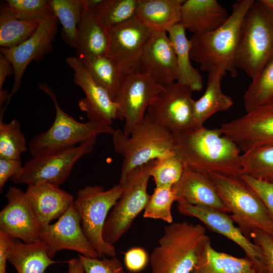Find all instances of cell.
I'll return each instance as SVG.
<instances>
[{"label": "cell", "mask_w": 273, "mask_h": 273, "mask_svg": "<svg viewBox=\"0 0 273 273\" xmlns=\"http://www.w3.org/2000/svg\"><path fill=\"white\" fill-rule=\"evenodd\" d=\"M173 135L174 152L185 166L206 174L241 175V150L220 128L202 126Z\"/></svg>", "instance_id": "obj_1"}, {"label": "cell", "mask_w": 273, "mask_h": 273, "mask_svg": "<svg viewBox=\"0 0 273 273\" xmlns=\"http://www.w3.org/2000/svg\"><path fill=\"white\" fill-rule=\"evenodd\" d=\"M254 0H239L225 22L212 31L193 34L191 58L209 74L237 76L236 54L244 17Z\"/></svg>", "instance_id": "obj_2"}, {"label": "cell", "mask_w": 273, "mask_h": 273, "mask_svg": "<svg viewBox=\"0 0 273 273\" xmlns=\"http://www.w3.org/2000/svg\"><path fill=\"white\" fill-rule=\"evenodd\" d=\"M210 242L200 224L169 223L151 254L152 273H191Z\"/></svg>", "instance_id": "obj_3"}, {"label": "cell", "mask_w": 273, "mask_h": 273, "mask_svg": "<svg viewBox=\"0 0 273 273\" xmlns=\"http://www.w3.org/2000/svg\"><path fill=\"white\" fill-rule=\"evenodd\" d=\"M112 135L114 150L123 158L120 184L135 169L174 153L173 134L154 122L147 113L130 135H125L119 128L115 129Z\"/></svg>", "instance_id": "obj_4"}, {"label": "cell", "mask_w": 273, "mask_h": 273, "mask_svg": "<svg viewBox=\"0 0 273 273\" xmlns=\"http://www.w3.org/2000/svg\"><path fill=\"white\" fill-rule=\"evenodd\" d=\"M229 212L244 236L251 240L259 229L273 236V224L267 209L257 192L240 176L208 174Z\"/></svg>", "instance_id": "obj_5"}, {"label": "cell", "mask_w": 273, "mask_h": 273, "mask_svg": "<svg viewBox=\"0 0 273 273\" xmlns=\"http://www.w3.org/2000/svg\"><path fill=\"white\" fill-rule=\"evenodd\" d=\"M273 57V13L254 0L243 21L236 65L254 79Z\"/></svg>", "instance_id": "obj_6"}, {"label": "cell", "mask_w": 273, "mask_h": 273, "mask_svg": "<svg viewBox=\"0 0 273 273\" xmlns=\"http://www.w3.org/2000/svg\"><path fill=\"white\" fill-rule=\"evenodd\" d=\"M38 88L52 100L56 115L54 122L46 131L34 136L28 145L32 157L68 149L99 134H112L111 125L88 120L80 122L67 114L60 106L56 96L46 83L39 82Z\"/></svg>", "instance_id": "obj_7"}, {"label": "cell", "mask_w": 273, "mask_h": 273, "mask_svg": "<svg viewBox=\"0 0 273 273\" xmlns=\"http://www.w3.org/2000/svg\"><path fill=\"white\" fill-rule=\"evenodd\" d=\"M123 187L120 183L108 190L100 186H86L79 189L73 202L83 233L99 257H116L114 245L105 241L103 231L108 214L120 198Z\"/></svg>", "instance_id": "obj_8"}, {"label": "cell", "mask_w": 273, "mask_h": 273, "mask_svg": "<svg viewBox=\"0 0 273 273\" xmlns=\"http://www.w3.org/2000/svg\"><path fill=\"white\" fill-rule=\"evenodd\" d=\"M154 160L133 170L122 185L120 198L105 221L103 237L105 242L114 245L129 230L134 220L144 210L150 195L147 185Z\"/></svg>", "instance_id": "obj_9"}, {"label": "cell", "mask_w": 273, "mask_h": 273, "mask_svg": "<svg viewBox=\"0 0 273 273\" xmlns=\"http://www.w3.org/2000/svg\"><path fill=\"white\" fill-rule=\"evenodd\" d=\"M97 138L94 136L77 146L32 157L11 179L27 186L41 182L59 186L69 176L76 162L92 152Z\"/></svg>", "instance_id": "obj_10"}, {"label": "cell", "mask_w": 273, "mask_h": 273, "mask_svg": "<svg viewBox=\"0 0 273 273\" xmlns=\"http://www.w3.org/2000/svg\"><path fill=\"white\" fill-rule=\"evenodd\" d=\"M192 92L177 81L164 85L149 107L147 114L173 134L198 128L194 119Z\"/></svg>", "instance_id": "obj_11"}, {"label": "cell", "mask_w": 273, "mask_h": 273, "mask_svg": "<svg viewBox=\"0 0 273 273\" xmlns=\"http://www.w3.org/2000/svg\"><path fill=\"white\" fill-rule=\"evenodd\" d=\"M163 87L140 71L124 74L115 101L119 106L118 119L124 121L125 135H130L143 122L146 111Z\"/></svg>", "instance_id": "obj_12"}, {"label": "cell", "mask_w": 273, "mask_h": 273, "mask_svg": "<svg viewBox=\"0 0 273 273\" xmlns=\"http://www.w3.org/2000/svg\"><path fill=\"white\" fill-rule=\"evenodd\" d=\"M58 20L54 16L41 22L35 32L20 44L10 49L0 48L1 54L11 62L14 70V84L4 109L19 90L25 69L32 61L38 62L51 52L58 31Z\"/></svg>", "instance_id": "obj_13"}, {"label": "cell", "mask_w": 273, "mask_h": 273, "mask_svg": "<svg viewBox=\"0 0 273 273\" xmlns=\"http://www.w3.org/2000/svg\"><path fill=\"white\" fill-rule=\"evenodd\" d=\"M39 240L46 245L52 259L63 250L76 251L88 257H99L83 233L80 216L73 204L56 222L41 228Z\"/></svg>", "instance_id": "obj_14"}, {"label": "cell", "mask_w": 273, "mask_h": 273, "mask_svg": "<svg viewBox=\"0 0 273 273\" xmlns=\"http://www.w3.org/2000/svg\"><path fill=\"white\" fill-rule=\"evenodd\" d=\"M243 153L273 144V104L256 108L219 128Z\"/></svg>", "instance_id": "obj_15"}, {"label": "cell", "mask_w": 273, "mask_h": 273, "mask_svg": "<svg viewBox=\"0 0 273 273\" xmlns=\"http://www.w3.org/2000/svg\"><path fill=\"white\" fill-rule=\"evenodd\" d=\"M66 63L74 71V83L85 94V97L78 101L80 110L86 114L88 120L111 125L119 118L117 103L93 79L77 57L67 58Z\"/></svg>", "instance_id": "obj_16"}, {"label": "cell", "mask_w": 273, "mask_h": 273, "mask_svg": "<svg viewBox=\"0 0 273 273\" xmlns=\"http://www.w3.org/2000/svg\"><path fill=\"white\" fill-rule=\"evenodd\" d=\"M152 32L136 17L109 30L107 55L120 67L124 74L140 71V59Z\"/></svg>", "instance_id": "obj_17"}, {"label": "cell", "mask_w": 273, "mask_h": 273, "mask_svg": "<svg viewBox=\"0 0 273 273\" xmlns=\"http://www.w3.org/2000/svg\"><path fill=\"white\" fill-rule=\"evenodd\" d=\"M183 215L195 217L211 231L220 234L240 246L259 273H268L261 248L247 238L226 213L202 206L178 204Z\"/></svg>", "instance_id": "obj_18"}, {"label": "cell", "mask_w": 273, "mask_h": 273, "mask_svg": "<svg viewBox=\"0 0 273 273\" xmlns=\"http://www.w3.org/2000/svg\"><path fill=\"white\" fill-rule=\"evenodd\" d=\"M6 196L8 203L0 212V231L25 243L39 241L41 226L25 192L12 186Z\"/></svg>", "instance_id": "obj_19"}, {"label": "cell", "mask_w": 273, "mask_h": 273, "mask_svg": "<svg viewBox=\"0 0 273 273\" xmlns=\"http://www.w3.org/2000/svg\"><path fill=\"white\" fill-rule=\"evenodd\" d=\"M140 71L162 85L177 81L176 57L167 32L152 31L142 54Z\"/></svg>", "instance_id": "obj_20"}, {"label": "cell", "mask_w": 273, "mask_h": 273, "mask_svg": "<svg viewBox=\"0 0 273 273\" xmlns=\"http://www.w3.org/2000/svg\"><path fill=\"white\" fill-rule=\"evenodd\" d=\"M25 194L41 228L59 218L74 200L59 186L46 182L27 186Z\"/></svg>", "instance_id": "obj_21"}, {"label": "cell", "mask_w": 273, "mask_h": 273, "mask_svg": "<svg viewBox=\"0 0 273 273\" xmlns=\"http://www.w3.org/2000/svg\"><path fill=\"white\" fill-rule=\"evenodd\" d=\"M172 188L178 204L206 206L229 212L208 174L185 166L180 178Z\"/></svg>", "instance_id": "obj_22"}, {"label": "cell", "mask_w": 273, "mask_h": 273, "mask_svg": "<svg viewBox=\"0 0 273 273\" xmlns=\"http://www.w3.org/2000/svg\"><path fill=\"white\" fill-rule=\"evenodd\" d=\"M229 16L216 0H184L179 23L193 34L204 33L218 28Z\"/></svg>", "instance_id": "obj_23"}, {"label": "cell", "mask_w": 273, "mask_h": 273, "mask_svg": "<svg viewBox=\"0 0 273 273\" xmlns=\"http://www.w3.org/2000/svg\"><path fill=\"white\" fill-rule=\"evenodd\" d=\"M109 47V31L102 24L95 12L83 5L78 26L77 57L82 60L107 55Z\"/></svg>", "instance_id": "obj_24"}, {"label": "cell", "mask_w": 273, "mask_h": 273, "mask_svg": "<svg viewBox=\"0 0 273 273\" xmlns=\"http://www.w3.org/2000/svg\"><path fill=\"white\" fill-rule=\"evenodd\" d=\"M184 0H139L135 17L152 31L166 32L179 23Z\"/></svg>", "instance_id": "obj_25"}, {"label": "cell", "mask_w": 273, "mask_h": 273, "mask_svg": "<svg viewBox=\"0 0 273 273\" xmlns=\"http://www.w3.org/2000/svg\"><path fill=\"white\" fill-rule=\"evenodd\" d=\"M8 261L18 273H44L50 265L57 262L49 256L42 241L25 243L16 239L10 248Z\"/></svg>", "instance_id": "obj_26"}, {"label": "cell", "mask_w": 273, "mask_h": 273, "mask_svg": "<svg viewBox=\"0 0 273 273\" xmlns=\"http://www.w3.org/2000/svg\"><path fill=\"white\" fill-rule=\"evenodd\" d=\"M186 30L183 25L178 23L167 32L176 57L177 81L188 86L192 92H199L203 87V77L191 64V42L186 36Z\"/></svg>", "instance_id": "obj_27"}, {"label": "cell", "mask_w": 273, "mask_h": 273, "mask_svg": "<svg viewBox=\"0 0 273 273\" xmlns=\"http://www.w3.org/2000/svg\"><path fill=\"white\" fill-rule=\"evenodd\" d=\"M222 78L220 75L209 74L205 92L194 101L193 116L197 127L203 126L204 123L215 113L226 111L233 105L232 99L222 91Z\"/></svg>", "instance_id": "obj_28"}, {"label": "cell", "mask_w": 273, "mask_h": 273, "mask_svg": "<svg viewBox=\"0 0 273 273\" xmlns=\"http://www.w3.org/2000/svg\"><path fill=\"white\" fill-rule=\"evenodd\" d=\"M191 273H259L247 257L239 258L213 249L210 242Z\"/></svg>", "instance_id": "obj_29"}, {"label": "cell", "mask_w": 273, "mask_h": 273, "mask_svg": "<svg viewBox=\"0 0 273 273\" xmlns=\"http://www.w3.org/2000/svg\"><path fill=\"white\" fill-rule=\"evenodd\" d=\"M40 22L24 21L16 17L7 3L0 9V46L10 49L28 39Z\"/></svg>", "instance_id": "obj_30"}, {"label": "cell", "mask_w": 273, "mask_h": 273, "mask_svg": "<svg viewBox=\"0 0 273 273\" xmlns=\"http://www.w3.org/2000/svg\"><path fill=\"white\" fill-rule=\"evenodd\" d=\"M80 60L93 79L106 89L115 101L124 76L120 67L107 55Z\"/></svg>", "instance_id": "obj_31"}, {"label": "cell", "mask_w": 273, "mask_h": 273, "mask_svg": "<svg viewBox=\"0 0 273 273\" xmlns=\"http://www.w3.org/2000/svg\"><path fill=\"white\" fill-rule=\"evenodd\" d=\"M54 15L62 25L61 36L69 46H77L78 26L83 9L82 0H51Z\"/></svg>", "instance_id": "obj_32"}, {"label": "cell", "mask_w": 273, "mask_h": 273, "mask_svg": "<svg viewBox=\"0 0 273 273\" xmlns=\"http://www.w3.org/2000/svg\"><path fill=\"white\" fill-rule=\"evenodd\" d=\"M243 101L246 112L273 104V57L252 80L244 95Z\"/></svg>", "instance_id": "obj_33"}, {"label": "cell", "mask_w": 273, "mask_h": 273, "mask_svg": "<svg viewBox=\"0 0 273 273\" xmlns=\"http://www.w3.org/2000/svg\"><path fill=\"white\" fill-rule=\"evenodd\" d=\"M242 174L273 184V144L243 153Z\"/></svg>", "instance_id": "obj_34"}, {"label": "cell", "mask_w": 273, "mask_h": 273, "mask_svg": "<svg viewBox=\"0 0 273 273\" xmlns=\"http://www.w3.org/2000/svg\"><path fill=\"white\" fill-rule=\"evenodd\" d=\"M139 0H102L94 11L109 31L136 16Z\"/></svg>", "instance_id": "obj_35"}, {"label": "cell", "mask_w": 273, "mask_h": 273, "mask_svg": "<svg viewBox=\"0 0 273 273\" xmlns=\"http://www.w3.org/2000/svg\"><path fill=\"white\" fill-rule=\"evenodd\" d=\"M3 120L0 118V158L21 159L27 148L20 123L16 119L9 123Z\"/></svg>", "instance_id": "obj_36"}, {"label": "cell", "mask_w": 273, "mask_h": 273, "mask_svg": "<svg viewBox=\"0 0 273 273\" xmlns=\"http://www.w3.org/2000/svg\"><path fill=\"white\" fill-rule=\"evenodd\" d=\"M184 164L175 152L157 159L150 172L156 187H173L180 178Z\"/></svg>", "instance_id": "obj_37"}, {"label": "cell", "mask_w": 273, "mask_h": 273, "mask_svg": "<svg viewBox=\"0 0 273 273\" xmlns=\"http://www.w3.org/2000/svg\"><path fill=\"white\" fill-rule=\"evenodd\" d=\"M174 201L176 196L172 187H156L144 209V217L172 223L171 206Z\"/></svg>", "instance_id": "obj_38"}, {"label": "cell", "mask_w": 273, "mask_h": 273, "mask_svg": "<svg viewBox=\"0 0 273 273\" xmlns=\"http://www.w3.org/2000/svg\"><path fill=\"white\" fill-rule=\"evenodd\" d=\"M6 3L20 20L41 22L55 16L51 0H7Z\"/></svg>", "instance_id": "obj_39"}, {"label": "cell", "mask_w": 273, "mask_h": 273, "mask_svg": "<svg viewBox=\"0 0 273 273\" xmlns=\"http://www.w3.org/2000/svg\"><path fill=\"white\" fill-rule=\"evenodd\" d=\"M79 258L85 273H124L123 265L116 257L90 258L79 254Z\"/></svg>", "instance_id": "obj_40"}, {"label": "cell", "mask_w": 273, "mask_h": 273, "mask_svg": "<svg viewBox=\"0 0 273 273\" xmlns=\"http://www.w3.org/2000/svg\"><path fill=\"white\" fill-rule=\"evenodd\" d=\"M241 177L259 195L265 204L273 224V184L255 179L245 174ZM273 240V236L271 237Z\"/></svg>", "instance_id": "obj_41"}, {"label": "cell", "mask_w": 273, "mask_h": 273, "mask_svg": "<svg viewBox=\"0 0 273 273\" xmlns=\"http://www.w3.org/2000/svg\"><path fill=\"white\" fill-rule=\"evenodd\" d=\"M251 239L262 249L268 273H273V240L262 230L257 229L251 234Z\"/></svg>", "instance_id": "obj_42"}, {"label": "cell", "mask_w": 273, "mask_h": 273, "mask_svg": "<svg viewBox=\"0 0 273 273\" xmlns=\"http://www.w3.org/2000/svg\"><path fill=\"white\" fill-rule=\"evenodd\" d=\"M150 259L143 248L133 247L128 250L124 254V264L129 271L137 272L143 270L147 265Z\"/></svg>", "instance_id": "obj_43"}, {"label": "cell", "mask_w": 273, "mask_h": 273, "mask_svg": "<svg viewBox=\"0 0 273 273\" xmlns=\"http://www.w3.org/2000/svg\"><path fill=\"white\" fill-rule=\"evenodd\" d=\"M21 159L0 158V192L8 180L17 173L22 168Z\"/></svg>", "instance_id": "obj_44"}, {"label": "cell", "mask_w": 273, "mask_h": 273, "mask_svg": "<svg viewBox=\"0 0 273 273\" xmlns=\"http://www.w3.org/2000/svg\"><path fill=\"white\" fill-rule=\"evenodd\" d=\"M14 238L0 231V273H7L9 250Z\"/></svg>", "instance_id": "obj_45"}, {"label": "cell", "mask_w": 273, "mask_h": 273, "mask_svg": "<svg viewBox=\"0 0 273 273\" xmlns=\"http://www.w3.org/2000/svg\"><path fill=\"white\" fill-rule=\"evenodd\" d=\"M14 74L13 66L9 60L3 54H0V91L7 77Z\"/></svg>", "instance_id": "obj_46"}, {"label": "cell", "mask_w": 273, "mask_h": 273, "mask_svg": "<svg viewBox=\"0 0 273 273\" xmlns=\"http://www.w3.org/2000/svg\"><path fill=\"white\" fill-rule=\"evenodd\" d=\"M68 264L67 273H85L83 265L80 259L73 258L67 261Z\"/></svg>", "instance_id": "obj_47"}, {"label": "cell", "mask_w": 273, "mask_h": 273, "mask_svg": "<svg viewBox=\"0 0 273 273\" xmlns=\"http://www.w3.org/2000/svg\"><path fill=\"white\" fill-rule=\"evenodd\" d=\"M9 94L7 90H1L0 91V107H2V105L4 102H7L8 97Z\"/></svg>", "instance_id": "obj_48"}, {"label": "cell", "mask_w": 273, "mask_h": 273, "mask_svg": "<svg viewBox=\"0 0 273 273\" xmlns=\"http://www.w3.org/2000/svg\"><path fill=\"white\" fill-rule=\"evenodd\" d=\"M264 6L273 13V0H261Z\"/></svg>", "instance_id": "obj_49"}]
</instances>
